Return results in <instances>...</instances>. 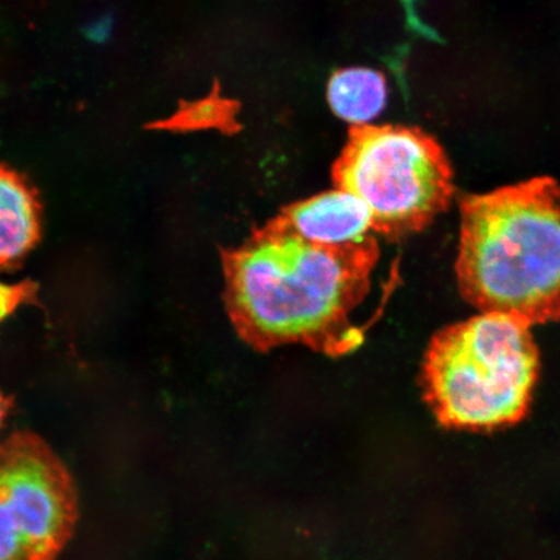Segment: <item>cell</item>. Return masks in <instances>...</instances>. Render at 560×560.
<instances>
[{"label":"cell","mask_w":560,"mask_h":560,"mask_svg":"<svg viewBox=\"0 0 560 560\" xmlns=\"http://www.w3.org/2000/svg\"><path fill=\"white\" fill-rule=\"evenodd\" d=\"M380 257L373 236L322 244L277 217L240 247L222 250L231 324L258 352L287 345L330 357L352 352L363 334L350 315L369 295Z\"/></svg>","instance_id":"1"},{"label":"cell","mask_w":560,"mask_h":560,"mask_svg":"<svg viewBox=\"0 0 560 560\" xmlns=\"http://www.w3.org/2000/svg\"><path fill=\"white\" fill-rule=\"evenodd\" d=\"M387 83L380 72L350 68L335 73L327 88L328 103L342 120L365 128L387 103Z\"/></svg>","instance_id":"8"},{"label":"cell","mask_w":560,"mask_h":560,"mask_svg":"<svg viewBox=\"0 0 560 560\" xmlns=\"http://www.w3.org/2000/svg\"><path fill=\"white\" fill-rule=\"evenodd\" d=\"M112 30H114V24H112V20L105 16L100 19H95L91 21L88 26V35L91 40L94 42H105L110 37Z\"/></svg>","instance_id":"11"},{"label":"cell","mask_w":560,"mask_h":560,"mask_svg":"<svg viewBox=\"0 0 560 560\" xmlns=\"http://www.w3.org/2000/svg\"><path fill=\"white\" fill-rule=\"evenodd\" d=\"M79 521L72 475L44 440L0 444V560H56Z\"/></svg>","instance_id":"5"},{"label":"cell","mask_w":560,"mask_h":560,"mask_svg":"<svg viewBox=\"0 0 560 560\" xmlns=\"http://www.w3.org/2000/svg\"><path fill=\"white\" fill-rule=\"evenodd\" d=\"M35 287L33 283L4 284L0 283V322H3L18 307L33 299Z\"/></svg>","instance_id":"10"},{"label":"cell","mask_w":560,"mask_h":560,"mask_svg":"<svg viewBox=\"0 0 560 560\" xmlns=\"http://www.w3.org/2000/svg\"><path fill=\"white\" fill-rule=\"evenodd\" d=\"M457 280L481 313L560 322V184L534 178L460 201Z\"/></svg>","instance_id":"2"},{"label":"cell","mask_w":560,"mask_h":560,"mask_svg":"<svg viewBox=\"0 0 560 560\" xmlns=\"http://www.w3.org/2000/svg\"><path fill=\"white\" fill-rule=\"evenodd\" d=\"M37 199L18 175L0 167V270L30 254L39 240Z\"/></svg>","instance_id":"7"},{"label":"cell","mask_w":560,"mask_h":560,"mask_svg":"<svg viewBox=\"0 0 560 560\" xmlns=\"http://www.w3.org/2000/svg\"><path fill=\"white\" fill-rule=\"evenodd\" d=\"M226 116L225 105L219 101H202L186 112V122L195 128H208L220 124Z\"/></svg>","instance_id":"9"},{"label":"cell","mask_w":560,"mask_h":560,"mask_svg":"<svg viewBox=\"0 0 560 560\" xmlns=\"http://www.w3.org/2000/svg\"><path fill=\"white\" fill-rule=\"evenodd\" d=\"M11 409V401L9 397H5L2 392H0V429H2V424L4 422V419L7 418V415H9V411Z\"/></svg>","instance_id":"12"},{"label":"cell","mask_w":560,"mask_h":560,"mask_svg":"<svg viewBox=\"0 0 560 560\" xmlns=\"http://www.w3.org/2000/svg\"><path fill=\"white\" fill-rule=\"evenodd\" d=\"M538 374L540 353L530 326L481 313L433 336L419 381L440 425L492 432L527 417Z\"/></svg>","instance_id":"3"},{"label":"cell","mask_w":560,"mask_h":560,"mask_svg":"<svg viewBox=\"0 0 560 560\" xmlns=\"http://www.w3.org/2000/svg\"><path fill=\"white\" fill-rule=\"evenodd\" d=\"M334 175L338 188L365 202L374 231L394 240L429 226L453 196L444 151L416 129H355Z\"/></svg>","instance_id":"4"},{"label":"cell","mask_w":560,"mask_h":560,"mask_svg":"<svg viewBox=\"0 0 560 560\" xmlns=\"http://www.w3.org/2000/svg\"><path fill=\"white\" fill-rule=\"evenodd\" d=\"M282 215L300 235L322 244L360 243L374 231L365 202L341 188L285 208Z\"/></svg>","instance_id":"6"}]
</instances>
